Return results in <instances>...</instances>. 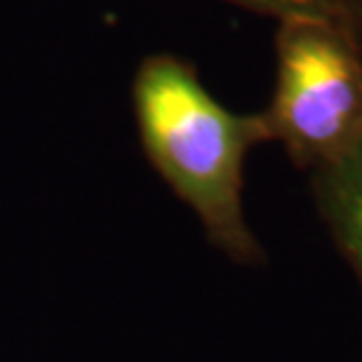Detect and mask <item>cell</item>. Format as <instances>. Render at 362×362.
I'll return each mask as SVG.
<instances>
[{
    "label": "cell",
    "instance_id": "1",
    "mask_svg": "<svg viewBox=\"0 0 362 362\" xmlns=\"http://www.w3.org/2000/svg\"><path fill=\"white\" fill-rule=\"evenodd\" d=\"M132 106L148 163L200 219L214 247L238 264L264 262L243 207L245 160L271 141L262 113H235L175 54L146 57L132 81Z\"/></svg>",
    "mask_w": 362,
    "mask_h": 362
},
{
    "label": "cell",
    "instance_id": "4",
    "mask_svg": "<svg viewBox=\"0 0 362 362\" xmlns=\"http://www.w3.org/2000/svg\"><path fill=\"white\" fill-rule=\"evenodd\" d=\"M247 10L285 19H325L346 26L362 24V0H226Z\"/></svg>",
    "mask_w": 362,
    "mask_h": 362
},
{
    "label": "cell",
    "instance_id": "3",
    "mask_svg": "<svg viewBox=\"0 0 362 362\" xmlns=\"http://www.w3.org/2000/svg\"><path fill=\"white\" fill-rule=\"evenodd\" d=\"M310 184L320 219L362 285V146L310 172Z\"/></svg>",
    "mask_w": 362,
    "mask_h": 362
},
{
    "label": "cell",
    "instance_id": "5",
    "mask_svg": "<svg viewBox=\"0 0 362 362\" xmlns=\"http://www.w3.org/2000/svg\"><path fill=\"white\" fill-rule=\"evenodd\" d=\"M356 38H358V45H360V52H362V24L356 26Z\"/></svg>",
    "mask_w": 362,
    "mask_h": 362
},
{
    "label": "cell",
    "instance_id": "2",
    "mask_svg": "<svg viewBox=\"0 0 362 362\" xmlns=\"http://www.w3.org/2000/svg\"><path fill=\"white\" fill-rule=\"evenodd\" d=\"M271 141L315 172L362 146V52L356 28L285 19L275 33V88L262 113Z\"/></svg>",
    "mask_w": 362,
    "mask_h": 362
}]
</instances>
